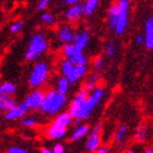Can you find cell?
Masks as SVG:
<instances>
[{
  "instance_id": "obj_1",
  "label": "cell",
  "mask_w": 153,
  "mask_h": 153,
  "mask_svg": "<svg viewBox=\"0 0 153 153\" xmlns=\"http://www.w3.org/2000/svg\"><path fill=\"white\" fill-rule=\"evenodd\" d=\"M47 127L45 128L44 134L49 140H60L67 134L68 127L72 123V117L68 112H59Z\"/></svg>"
},
{
  "instance_id": "obj_2",
  "label": "cell",
  "mask_w": 153,
  "mask_h": 153,
  "mask_svg": "<svg viewBox=\"0 0 153 153\" xmlns=\"http://www.w3.org/2000/svg\"><path fill=\"white\" fill-rule=\"evenodd\" d=\"M48 46L49 44H48L46 34H44L43 32L34 33L27 42V48L24 54L25 60L29 62L38 60L43 56V54L47 51Z\"/></svg>"
},
{
  "instance_id": "obj_3",
  "label": "cell",
  "mask_w": 153,
  "mask_h": 153,
  "mask_svg": "<svg viewBox=\"0 0 153 153\" xmlns=\"http://www.w3.org/2000/svg\"><path fill=\"white\" fill-rule=\"evenodd\" d=\"M89 96V91H86L84 88L79 90L74 99L71 101L68 113L71 115L72 119H74L76 124H80L81 120L90 117L91 112L86 107V99Z\"/></svg>"
},
{
  "instance_id": "obj_4",
  "label": "cell",
  "mask_w": 153,
  "mask_h": 153,
  "mask_svg": "<svg viewBox=\"0 0 153 153\" xmlns=\"http://www.w3.org/2000/svg\"><path fill=\"white\" fill-rule=\"evenodd\" d=\"M51 74V69L49 65L46 61H37L36 64L33 65L32 69L29 74V85L31 89H36V88H42L45 83L47 82L48 78Z\"/></svg>"
},
{
  "instance_id": "obj_5",
  "label": "cell",
  "mask_w": 153,
  "mask_h": 153,
  "mask_svg": "<svg viewBox=\"0 0 153 153\" xmlns=\"http://www.w3.org/2000/svg\"><path fill=\"white\" fill-rule=\"evenodd\" d=\"M45 95V91L42 88L33 89L31 93H29L25 96V100L23 102L25 103L30 111H39V107L42 105L43 99Z\"/></svg>"
},
{
  "instance_id": "obj_6",
  "label": "cell",
  "mask_w": 153,
  "mask_h": 153,
  "mask_svg": "<svg viewBox=\"0 0 153 153\" xmlns=\"http://www.w3.org/2000/svg\"><path fill=\"white\" fill-rule=\"evenodd\" d=\"M119 6V16H118L117 23L115 26L116 33L118 35H121L125 32V29L127 26V20H128V8H129V1L128 0H120L118 2Z\"/></svg>"
},
{
  "instance_id": "obj_7",
  "label": "cell",
  "mask_w": 153,
  "mask_h": 153,
  "mask_svg": "<svg viewBox=\"0 0 153 153\" xmlns=\"http://www.w3.org/2000/svg\"><path fill=\"white\" fill-rule=\"evenodd\" d=\"M29 107L26 106V104L24 102L21 103H16V105L9 108L8 111L4 112V115H3V118L4 120L7 121H16L19 120L23 116H25L27 113H29Z\"/></svg>"
},
{
  "instance_id": "obj_8",
  "label": "cell",
  "mask_w": 153,
  "mask_h": 153,
  "mask_svg": "<svg viewBox=\"0 0 153 153\" xmlns=\"http://www.w3.org/2000/svg\"><path fill=\"white\" fill-rule=\"evenodd\" d=\"M82 16H84L83 13V4L82 3H76V4H71L68 10L65 12V18L67 19L68 22H76L79 21Z\"/></svg>"
},
{
  "instance_id": "obj_9",
  "label": "cell",
  "mask_w": 153,
  "mask_h": 153,
  "mask_svg": "<svg viewBox=\"0 0 153 153\" xmlns=\"http://www.w3.org/2000/svg\"><path fill=\"white\" fill-rule=\"evenodd\" d=\"M66 104H67V96H66V94L57 92V94L55 96L54 101L51 103V107H49V109H48V112L46 115H49V116L57 115L58 113L62 109V107H65Z\"/></svg>"
},
{
  "instance_id": "obj_10",
  "label": "cell",
  "mask_w": 153,
  "mask_h": 153,
  "mask_svg": "<svg viewBox=\"0 0 153 153\" xmlns=\"http://www.w3.org/2000/svg\"><path fill=\"white\" fill-rule=\"evenodd\" d=\"M71 43L74 45L76 49L83 51V49L86 47V45L89 43V34L86 32L82 33H74Z\"/></svg>"
},
{
  "instance_id": "obj_11",
  "label": "cell",
  "mask_w": 153,
  "mask_h": 153,
  "mask_svg": "<svg viewBox=\"0 0 153 153\" xmlns=\"http://www.w3.org/2000/svg\"><path fill=\"white\" fill-rule=\"evenodd\" d=\"M57 94V91L55 89H51L48 90V91H45V95H44V99H43V102H42V105L39 107V112L42 114H47L48 109L51 107V103L54 101L55 96Z\"/></svg>"
},
{
  "instance_id": "obj_12",
  "label": "cell",
  "mask_w": 153,
  "mask_h": 153,
  "mask_svg": "<svg viewBox=\"0 0 153 153\" xmlns=\"http://www.w3.org/2000/svg\"><path fill=\"white\" fill-rule=\"evenodd\" d=\"M100 144H101V137L100 134H90V137L88 138V140L85 142V149L89 152H95L99 149Z\"/></svg>"
},
{
  "instance_id": "obj_13",
  "label": "cell",
  "mask_w": 153,
  "mask_h": 153,
  "mask_svg": "<svg viewBox=\"0 0 153 153\" xmlns=\"http://www.w3.org/2000/svg\"><path fill=\"white\" fill-rule=\"evenodd\" d=\"M72 36H74V31L71 30V27L67 25L61 26L59 31L57 33V37L58 39L62 43V44H66V43H71V39H72Z\"/></svg>"
},
{
  "instance_id": "obj_14",
  "label": "cell",
  "mask_w": 153,
  "mask_h": 153,
  "mask_svg": "<svg viewBox=\"0 0 153 153\" xmlns=\"http://www.w3.org/2000/svg\"><path fill=\"white\" fill-rule=\"evenodd\" d=\"M16 102L12 99V96L0 93V113H4L9 108L16 105Z\"/></svg>"
},
{
  "instance_id": "obj_15",
  "label": "cell",
  "mask_w": 153,
  "mask_h": 153,
  "mask_svg": "<svg viewBox=\"0 0 153 153\" xmlns=\"http://www.w3.org/2000/svg\"><path fill=\"white\" fill-rule=\"evenodd\" d=\"M146 46L149 49H153V19L149 18L146 23Z\"/></svg>"
},
{
  "instance_id": "obj_16",
  "label": "cell",
  "mask_w": 153,
  "mask_h": 153,
  "mask_svg": "<svg viewBox=\"0 0 153 153\" xmlns=\"http://www.w3.org/2000/svg\"><path fill=\"white\" fill-rule=\"evenodd\" d=\"M89 132H90V126H88V125H81V126H79V127L72 132V134H71V137H70V140L74 141V142L79 141L85 137Z\"/></svg>"
},
{
  "instance_id": "obj_17",
  "label": "cell",
  "mask_w": 153,
  "mask_h": 153,
  "mask_svg": "<svg viewBox=\"0 0 153 153\" xmlns=\"http://www.w3.org/2000/svg\"><path fill=\"white\" fill-rule=\"evenodd\" d=\"M18 91V86L12 81H3L0 83V93L13 96Z\"/></svg>"
},
{
  "instance_id": "obj_18",
  "label": "cell",
  "mask_w": 153,
  "mask_h": 153,
  "mask_svg": "<svg viewBox=\"0 0 153 153\" xmlns=\"http://www.w3.org/2000/svg\"><path fill=\"white\" fill-rule=\"evenodd\" d=\"M118 16H119V6H118V3H114V4L111 6L109 12H108L109 27L115 29L116 23H117V20H118Z\"/></svg>"
},
{
  "instance_id": "obj_19",
  "label": "cell",
  "mask_w": 153,
  "mask_h": 153,
  "mask_svg": "<svg viewBox=\"0 0 153 153\" xmlns=\"http://www.w3.org/2000/svg\"><path fill=\"white\" fill-rule=\"evenodd\" d=\"M99 1L100 0H85V3L83 4V13H84V16H92L93 12L95 11L96 7L99 6Z\"/></svg>"
},
{
  "instance_id": "obj_20",
  "label": "cell",
  "mask_w": 153,
  "mask_h": 153,
  "mask_svg": "<svg viewBox=\"0 0 153 153\" xmlns=\"http://www.w3.org/2000/svg\"><path fill=\"white\" fill-rule=\"evenodd\" d=\"M69 89H70V82L68 81V79L66 76H62L57 81V84H56V91L58 93H62V94H67L69 92Z\"/></svg>"
},
{
  "instance_id": "obj_21",
  "label": "cell",
  "mask_w": 153,
  "mask_h": 153,
  "mask_svg": "<svg viewBox=\"0 0 153 153\" xmlns=\"http://www.w3.org/2000/svg\"><path fill=\"white\" fill-rule=\"evenodd\" d=\"M38 120L37 118H35L34 116H23L21 118V126L23 128H26V129H31V128H35L37 127Z\"/></svg>"
},
{
  "instance_id": "obj_22",
  "label": "cell",
  "mask_w": 153,
  "mask_h": 153,
  "mask_svg": "<svg viewBox=\"0 0 153 153\" xmlns=\"http://www.w3.org/2000/svg\"><path fill=\"white\" fill-rule=\"evenodd\" d=\"M39 19H41V22L46 26H53L56 23V18L51 12H47V11H44L42 13Z\"/></svg>"
},
{
  "instance_id": "obj_23",
  "label": "cell",
  "mask_w": 153,
  "mask_h": 153,
  "mask_svg": "<svg viewBox=\"0 0 153 153\" xmlns=\"http://www.w3.org/2000/svg\"><path fill=\"white\" fill-rule=\"evenodd\" d=\"M23 27H24V22H23V20H16V21H14V22L10 25L9 31L11 34H19V33L23 30Z\"/></svg>"
},
{
  "instance_id": "obj_24",
  "label": "cell",
  "mask_w": 153,
  "mask_h": 153,
  "mask_svg": "<svg viewBox=\"0 0 153 153\" xmlns=\"http://www.w3.org/2000/svg\"><path fill=\"white\" fill-rule=\"evenodd\" d=\"M74 53H76V47L72 43H66L62 47V55L65 57H70V56H74Z\"/></svg>"
},
{
  "instance_id": "obj_25",
  "label": "cell",
  "mask_w": 153,
  "mask_h": 153,
  "mask_svg": "<svg viewBox=\"0 0 153 153\" xmlns=\"http://www.w3.org/2000/svg\"><path fill=\"white\" fill-rule=\"evenodd\" d=\"M147 138V127L144 125H141L140 127L137 129V134H136V140L138 142H143Z\"/></svg>"
},
{
  "instance_id": "obj_26",
  "label": "cell",
  "mask_w": 153,
  "mask_h": 153,
  "mask_svg": "<svg viewBox=\"0 0 153 153\" xmlns=\"http://www.w3.org/2000/svg\"><path fill=\"white\" fill-rule=\"evenodd\" d=\"M100 103V100H97L95 96H93L92 94L91 95L88 96V99H86V107L89 108V111L92 113V111L96 107V105Z\"/></svg>"
},
{
  "instance_id": "obj_27",
  "label": "cell",
  "mask_w": 153,
  "mask_h": 153,
  "mask_svg": "<svg viewBox=\"0 0 153 153\" xmlns=\"http://www.w3.org/2000/svg\"><path fill=\"white\" fill-rule=\"evenodd\" d=\"M74 58V61H76V65H86V58L84 57V55H83V53L81 51L76 49Z\"/></svg>"
},
{
  "instance_id": "obj_28",
  "label": "cell",
  "mask_w": 153,
  "mask_h": 153,
  "mask_svg": "<svg viewBox=\"0 0 153 153\" xmlns=\"http://www.w3.org/2000/svg\"><path fill=\"white\" fill-rule=\"evenodd\" d=\"M72 66H74V65H71L67 59L61 61L60 62V71H61V74H64V76H66L69 72H70Z\"/></svg>"
},
{
  "instance_id": "obj_29",
  "label": "cell",
  "mask_w": 153,
  "mask_h": 153,
  "mask_svg": "<svg viewBox=\"0 0 153 153\" xmlns=\"http://www.w3.org/2000/svg\"><path fill=\"white\" fill-rule=\"evenodd\" d=\"M49 4H51V0H39L36 4V10L37 11H45L48 9Z\"/></svg>"
},
{
  "instance_id": "obj_30",
  "label": "cell",
  "mask_w": 153,
  "mask_h": 153,
  "mask_svg": "<svg viewBox=\"0 0 153 153\" xmlns=\"http://www.w3.org/2000/svg\"><path fill=\"white\" fill-rule=\"evenodd\" d=\"M8 153H27V149L22 147H19V146H11L10 148H8L7 150Z\"/></svg>"
},
{
  "instance_id": "obj_31",
  "label": "cell",
  "mask_w": 153,
  "mask_h": 153,
  "mask_svg": "<svg viewBox=\"0 0 153 153\" xmlns=\"http://www.w3.org/2000/svg\"><path fill=\"white\" fill-rule=\"evenodd\" d=\"M74 69L79 78H82L86 74V66L85 65H74Z\"/></svg>"
},
{
  "instance_id": "obj_32",
  "label": "cell",
  "mask_w": 153,
  "mask_h": 153,
  "mask_svg": "<svg viewBox=\"0 0 153 153\" xmlns=\"http://www.w3.org/2000/svg\"><path fill=\"white\" fill-rule=\"evenodd\" d=\"M127 132V126H125V125H121L119 129H118V132L116 134V140L117 141H121L123 140V138H124V134Z\"/></svg>"
},
{
  "instance_id": "obj_33",
  "label": "cell",
  "mask_w": 153,
  "mask_h": 153,
  "mask_svg": "<svg viewBox=\"0 0 153 153\" xmlns=\"http://www.w3.org/2000/svg\"><path fill=\"white\" fill-rule=\"evenodd\" d=\"M51 152L53 153H64L65 152V147L64 144L61 143H56L51 149Z\"/></svg>"
},
{
  "instance_id": "obj_34",
  "label": "cell",
  "mask_w": 153,
  "mask_h": 153,
  "mask_svg": "<svg viewBox=\"0 0 153 153\" xmlns=\"http://www.w3.org/2000/svg\"><path fill=\"white\" fill-rule=\"evenodd\" d=\"M92 91H93L92 95L95 96L96 99L101 101V99H102L103 96H104V91H103L102 89H100V88H97V89H93Z\"/></svg>"
},
{
  "instance_id": "obj_35",
  "label": "cell",
  "mask_w": 153,
  "mask_h": 153,
  "mask_svg": "<svg viewBox=\"0 0 153 153\" xmlns=\"http://www.w3.org/2000/svg\"><path fill=\"white\" fill-rule=\"evenodd\" d=\"M106 53H107V55H109V56H113V55L115 54V45L113 44V43H108L107 47H106Z\"/></svg>"
},
{
  "instance_id": "obj_36",
  "label": "cell",
  "mask_w": 153,
  "mask_h": 153,
  "mask_svg": "<svg viewBox=\"0 0 153 153\" xmlns=\"http://www.w3.org/2000/svg\"><path fill=\"white\" fill-rule=\"evenodd\" d=\"M94 88H95V84H94L92 81H89V82H86L85 83V86H84V89H85L86 91H89V92H90V91H92Z\"/></svg>"
},
{
  "instance_id": "obj_37",
  "label": "cell",
  "mask_w": 153,
  "mask_h": 153,
  "mask_svg": "<svg viewBox=\"0 0 153 153\" xmlns=\"http://www.w3.org/2000/svg\"><path fill=\"white\" fill-rule=\"evenodd\" d=\"M102 65H103V59L101 57H97V58H96V60H95L96 69H100V68L102 67Z\"/></svg>"
},
{
  "instance_id": "obj_38",
  "label": "cell",
  "mask_w": 153,
  "mask_h": 153,
  "mask_svg": "<svg viewBox=\"0 0 153 153\" xmlns=\"http://www.w3.org/2000/svg\"><path fill=\"white\" fill-rule=\"evenodd\" d=\"M82 0H64V2L66 3V4H76V3H79L81 2Z\"/></svg>"
},
{
  "instance_id": "obj_39",
  "label": "cell",
  "mask_w": 153,
  "mask_h": 153,
  "mask_svg": "<svg viewBox=\"0 0 153 153\" xmlns=\"http://www.w3.org/2000/svg\"><path fill=\"white\" fill-rule=\"evenodd\" d=\"M39 152L41 153H53L51 152V149H49V148L47 147H43L39 149Z\"/></svg>"
},
{
  "instance_id": "obj_40",
  "label": "cell",
  "mask_w": 153,
  "mask_h": 153,
  "mask_svg": "<svg viewBox=\"0 0 153 153\" xmlns=\"http://www.w3.org/2000/svg\"><path fill=\"white\" fill-rule=\"evenodd\" d=\"M96 152H99V153H106V152H108V147H102V148H100L96 150Z\"/></svg>"
},
{
  "instance_id": "obj_41",
  "label": "cell",
  "mask_w": 153,
  "mask_h": 153,
  "mask_svg": "<svg viewBox=\"0 0 153 153\" xmlns=\"http://www.w3.org/2000/svg\"><path fill=\"white\" fill-rule=\"evenodd\" d=\"M97 80H99V76H97V74H94L92 76V78H91V80H90V81H92V82L94 83V84H96Z\"/></svg>"
},
{
  "instance_id": "obj_42",
  "label": "cell",
  "mask_w": 153,
  "mask_h": 153,
  "mask_svg": "<svg viewBox=\"0 0 153 153\" xmlns=\"http://www.w3.org/2000/svg\"><path fill=\"white\" fill-rule=\"evenodd\" d=\"M137 43L138 44H142V43H143V37H142L141 35H139L137 37Z\"/></svg>"
},
{
  "instance_id": "obj_43",
  "label": "cell",
  "mask_w": 153,
  "mask_h": 153,
  "mask_svg": "<svg viewBox=\"0 0 153 153\" xmlns=\"http://www.w3.org/2000/svg\"><path fill=\"white\" fill-rule=\"evenodd\" d=\"M152 149H146V153H152Z\"/></svg>"
}]
</instances>
